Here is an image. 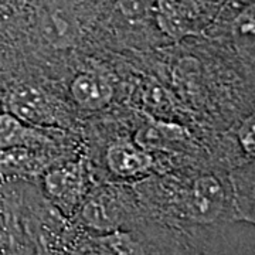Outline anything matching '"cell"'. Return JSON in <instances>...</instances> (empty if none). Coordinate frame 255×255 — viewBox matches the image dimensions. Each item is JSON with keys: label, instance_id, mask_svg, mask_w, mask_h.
<instances>
[{"label": "cell", "instance_id": "obj_1", "mask_svg": "<svg viewBox=\"0 0 255 255\" xmlns=\"http://www.w3.org/2000/svg\"><path fill=\"white\" fill-rule=\"evenodd\" d=\"M227 193L213 174L200 176L184 196L183 211L194 223H214L226 211Z\"/></svg>", "mask_w": 255, "mask_h": 255}, {"label": "cell", "instance_id": "obj_2", "mask_svg": "<svg viewBox=\"0 0 255 255\" xmlns=\"http://www.w3.org/2000/svg\"><path fill=\"white\" fill-rule=\"evenodd\" d=\"M153 13L167 36L180 38L194 34L200 27L203 4L201 0H157Z\"/></svg>", "mask_w": 255, "mask_h": 255}, {"label": "cell", "instance_id": "obj_3", "mask_svg": "<svg viewBox=\"0 0 255 255\" xmlns=\"http://www.w3.org/2000/svg\"><path fill=\"white\" fill-rule=\"evenodd\" d=\"M40 30L47 43L57 48H67L78 40L80 27L73 6L68 0L47 3L40 14Z\"/></svg>", "mask_w": 255, "mask_h": 255}, {"label": "cell", "instance_id": "obj_4", "mask_svg": "<svg viewBox=\"0 0 255 255\" xmlns=\"http://www.w3.org/2000/svg\"><path fill=\"white\" fill-rule=\"evenodd\" d=\"M9 112L26 125L46 127L55 124L54 111L46 94L30 85H20L11 91Z\"/></svg>", "mask_w": 255, "mask_h": 255}, {"label": "cell", "instance_id": "obj_5", "mask_svg": "<svg viewBox=\"0 0 255 255\" xmlns=\"http://www.w3.org/2000/svg\"><path fill=\"white\" fill-rule=\"evenodd\" d=\"M107 164L119 177H136L147 173L153 166L152 155L129 142H115L107 150Z\"/></svg>", "mask_w": 255, "mask_h": 255}, {"label": "cell", "instance_id": "obj_6", "mask_svg": "<svg viewBox=\"0 0 255 255\" xmlns=\"http://www.w3.org/2000/svg\"><path fill=\"white\" fill-rule=\"evenodd\" d=\"M70 92L78 107L98 111L108 107L114 98V88L104 77L92 73H80L70 85Z\"/></svg>", "mask_w": 255, "mask_h": 255}, {"label": "cell", "instance_id": "obj_7", "mask_svg": "<svg viewBox=\"0 0 255 255\" xmlns=\"http://www.w3.org/2000/svg\"><path fill=\"white\" fill-rule=\"evenodd\" d=\"M47 193L65 207H73L82 190L81 169L77 164H65L48 172L44 177Z\"/></svg>", "mask_w": 255, "mask_h": 255}, {"label": "cell", "instance_id": "obj_8", "mask_svg": "<svg viewBox=\"0 0 255 255\" xmlns=\"http://www.w3.org/2000/svg\"><path fill=\"white\" fill-rule=\"evenodd\" d=\"M82 221L94 230L112 231L122 223V207L108 193H100L87 201L81 210Z\"/></svg>", "mask_w": 255, "mask_h": 255}, {"label": "cell", "instance_id": "obj_9", "mask_svg": "<svg viewBox=\"0 0 255 255\" xmlns=\"http://www.w3.org/2000/svg\"><path fill=\"white\" fill-rule=\"evenodd\" d=\"M44 164V157L27 146L0 149V177L3 180L21 179L36 174Z\"/></svg>", "mask_w": 255, "mask_h": 255}, {"label": "cell", "instance_id": "obj_10", "mask_svg": "<svg viewBox=\"0 0 255 255\" xmlns=\"http://www.w3.org/2000/svg\"><path fill=\"white\" fill-rule=\"evenodd\" d=\"M43 140V136L21 122L20 119L7 114H0V149L14 146L31 147Z\"/></svg>", "mask_w": 255, "mask_h": 255}, {"label": "cell", "instance_id": "obj_11", "mask_svg": "<svg viewBox=\"0 0 255 255\" xmlns=\"http://www.w3.org/2000/svg\"><path fill=\"white\" fill-rule=\"evenodd\" d=\"M182 139V129L174 127L170 129V125L166 124H153L146 125L136 135H135V143L145 150H159L167 147L169 142L172 140H180Z\"/></svg>", "mask_w": 255, "mask_h": 255}, {"label": "cell", "instance_id": "obj_12", "mask_svg": "<svg viewBox=\"0 0 255 255\" xmlns=\"http://www.w3.org/2000/svg\"><path fill=\"white\" fill-rule=\"evenodd\" d=\"M254 4L244 9L234 21V37L240 50H244L250 55V50L254 53Z\"/></svg>", "mask_w": 255, "mask_h": 255}, {"label": "cell", "instance_id": "obj_13", "mask_svg": "<svg viewBox=\"0 0 255 255\" xmlns=\"http://www.w3.org/2000/svg\"><path fill=\"white\" fill-rule=\"evenodd\" d=\"M157 0H117V6L122 16L130 21H143L156 7Z\"/></svg>", "mask_w": 255, "mask_h": 255}, {"label": "cell", "instance_id": "obj_14", "mask_svg": "<svg viewBox=\"0 0 255 255\" xmlns=\"http://www.w3.org/2000/svg\"><path fill=\"white\" fill-rule=\"evenodd\" d=\"M255 121H254V115L248 117V118L241 124V127L238 129V140L241 146L244 147L248 155L254 156V150H255Z\"/></svg>", "mask_w": 255, "mask_h": 255}]
</instances>
